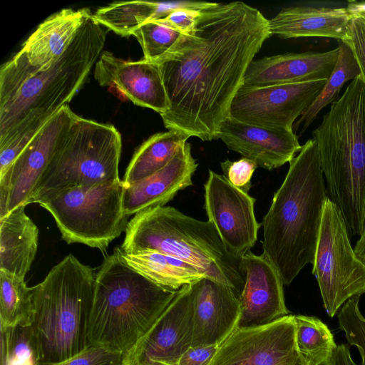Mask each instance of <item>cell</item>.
Listing matches in <instances>:
<instances>
[{
    "mask_svg": "<svg viewBox=\"0 0 365 365\" xmlns=\"http://www.w3.org/2000/svg\"><path fill=\"white\" fill-rule=\"evenodd\" d=\"M271 36L269 20L242 1L201 10L193 29L155 62L169 103L160 115L165 128L217 139L250 64Z\"/></svg>",
    "mask_w": 365,
    "mask_h": 365,
    "instance_id": "cell-1",
    "label": "cell"
},
{
    "mask_svg": "<svg viewBox=\"0 0 365 365\" xmlns=\"http://www.w3.org/2000/svg\"><path fill=\"white\" fill-rule=\"evenodd\" d=\"M329 197L316 141L308 140L289 162L262 220L263 253L289 285L313 264Z\"/></svg>",
    "mask_w": 365,
    "mask_h": 365,
    "instance_id": "cell-2",
    "label": "cell"
},
{
    "mask_svg": "<svg viewBox=\"0 0 365 365\" xmlns=\"http://www.w3.org/2000/svg\"><path fill=\"white\" fill-rule=\"evenodd\" d=\"M109 30L91 14L64 52L49 66L0 68V138L26 118L49 119L68 105L103 51Z\"/></svg>",
    "mask_w": 365,
    "mask_h": 365,
    "instance_id": "cell-3",
    "label": "cell"
},
{
    "mask_svg": "<svg viewBox=\"0 0 365 365\" xmlns=\"http://www.w3.org/2000/svg\"><path fill=\"white\" fill-rule=\"evenodd\" d=\"M178 291L166 289L135 270L125 261L120 248H116L105 257L96 275L88 328L89 346L125 355Z\"/></svg>",
    "mask_w": 365,
    "mask_h": 365,
    "instance_id": "cell-4",
    "label": "cell"
},
{
    "mask_svg": "<svg viewBox=\"0 0 365 365\" xmlns=\"http://www.w3.org/2000/svg\"><path fill=\"white\" fill-rule=\"evenodd\" d=\"M329 198L339 207L349 233L360 236L365 220V84L347 86L313 131Z\"/></svg>",
    "mask_w": 365,
    "mask_h": 365,
    "instance_id": "cell-5",
    "label": "cell"
},
{
    "mask_svg": "<svg viewBox=\"0 0 365 365\" xmlns=\"http://www.w3.org/2000/svg\"><path fill=\"white\" fill-rule=\"evenodd\" d=\"M96 275L91 267L68 255L32 287L29 328L38 365L63 361L89 347Z\"/></svg>",
    "mask_w": 365,
    "mask_h": 365,
    "instance_id": "cell-6",
    "label": "cell"
},
{
    "mask_svg": "<svg viewBox=\"0 0 365 365\" xmlns=\"http://www.w3.org/2000/svg\"><path fill=\"white\" fill-rule=\"evenodd\" d=\"M120 249L125 254L155 250L178 257L241 298L246 279L242 259L227 250L210 221L192 218L170 206L150 207L128 222Z\"/></svg>",
    "mask_w": 365,
    "mask_h": 365,
    "instance_id": "cell-7",
    "label": "cell"
},
{
    "mask_svg": "<svg viewBox=\"0 0 365 365\" xmlns=\"http://www.w3.org/2000/svg\"><path fill=\"white\" fill-rule=\"evenodd\" d=\"M121 145L115 126L77 115L39 180L31 203L41 204L71 187L119 180Z\"/></svg>",
    "mask_w": 365,
    "mask_h": 365,
    "instance_id": "cell-8",
    "label": "cell"
},
{
    "mask_svg": "<svg viewBox=\"0 0 365 365\" xmlns=\"http://www.w3.org/2000/svg\"><path fill=\"white\" fill-rule=\"evenodd\" d=\"M123 180L74 187L39 204L53 217L67 243L106 250L127 226L123 210Z\"/></svg>",
    "mask_w": 365,
    "mask_h": 365,
    "instance_id": "cell-9",
    "label": "cell"
},
{
    "mask_svg": "<svg viewBox=\"0 0 365 365\" xmlns=\"http://www.w3.org/2000/svg\"><path fill=\"white\" fill-rule=\"evenodd\" d=\"M312 266L329 317H334L349 299L365 294V263L351 245L340 210L329 197Z\"/></svg>",
    "mask_w": 365,
    "mask_h": 365,
    "instance_id": "cell-10",
    "label": "cell"
},
{
    "mask_svg": "<svg viewBox=\"0 0 365 365\" xmlns=\"http://www.w3.org/2000/svg\"><path fill=\"white\" fill-rule=\"evenodd\" d=\"M77 115L64 106L0 175V218L31 203L34 190Z\"/></svg>",
    "mask_w": 365,
    "mask_h": 365,
    "instance_id": "cell-11",
    "label": "cell"
},
{
    "mask_svg": "<svg viewBox=\"0 0 365 365\" xmlns=\"http://www.w3.org/2000/svg\"><path fill=\"white\" fill-rule=\"evenodd\" d=\"M327 81L242 84L231 103L229 116L257 126L293 130L294 121L316 99Z\"/></svg>",
    "mask_w": 365,
    "mask_h": 365,
    "instance_id": "cell-12",
    "label": "cell"
},
{
    "mask_svg": "<svg viewBox=\"0 0 365 365\" xmlns=\"http://www.w3.org/2000/svg\"><path fill=\"white\" fill-rule=\"evenodd\" d=\"M304 361L296 344L295 315L267 324L237 329L208 365H286Z\"/></svg>",
    "mask_w": 365,
    "mask_h": 365,
    "instance_id": "cell-13",
    "label": "cell"
},
{
    "mask_svg": "<svg viewBox=\"0 0 365 365\" xmlns=\"http://www.w3.org/2000/svg\"><path fill=\"white\" fill-rule=\"evenodd\" d=\"M204 190V208L208 221L227 250L242 259L254 247L261 226L255 215L256 200L233 185L225 175L211 170Z\"/></svg>",
    "mask_w": 365,
    "mask_h": 365,
    "instance_id": "cell-14",
    "label": "cell"
},
{
    "mask_svg": "<svg viewBox=\"0 0 365 365\" xmlns=\"http://www.w3.org/2000/svg\"><path fill=\"white\" fill-rule=\"evenodd\" d=\"M191 284L183 286L149 331L125 355V365H178L192 346Z\"/></svg>",
    "mask_w": 365,
    "mask_h": 365,
    "instance_id": "cell-15",
    "label": "cell"
},
{
    "mask_svg": "<svg viewBox=\"0 0 365 365\" xmlns=\"http://www.w3.org/2000/svg\"><path fill=\"white\" fill-rule=\"evenodd\" d=\"M94 77L100 86L113 88L135 105L150 108L160 115L169 108L159 66L141 59L125 61L103 52L95 66Z\"/></svg>",
    "mask_w": 365,
    "mask_h": 365,
    "instance_id": "cell-16",
    "label": "cell"
},
{
    "mask_svg": "<svg viewBox=\"0 0 365 365\" xmlns=\"http://www.w3.org/2000/svg\"><path fill=\"white\" fill-rule=\"evenodd\" d=\"M242 262L246 279L237 329L267 324L289 314L283 281L267 257L249 252L242 257Z\"/></svg>",
    "mask_w": 365,
    "mask_h": 365,
    "instance_id": "cell-17",
    "label": "cell"
},
{
    "mask_svg": "<svg viewBox=\"0 0 365 365\" xmlns=\"http://www.w3.org/2000/svg\"><path fill=\"white\" fill-rule=\"evenodd\" d=\"M192 346H219L237 329L240 299L227 286L204 277L192 284Z\"/></svg>",
    "mask_w": 365,
    "mask_h": 365,
    "instance_id": "cell-18",
    "label": "cell"
},
{
    "mask_svg": "<svg viewBox=\"0 0 365 365\" xmlns=\"http://www.w3.org/2000/svg\"><path fill=\"white\" fill-rule=\"evenodd\" d=\"M217 137L230 150L268 170L289 163L302 148L294 130L257 126L230 116L222 123Z\"/></svg>",
    "mask_w": 365,
    "mask_h": 365,
    "instance_id": "cell-19",
    "label": "cell"
},
{
    "mask_svg": "<svg viewBox=\"0 0 365 365\" xmlns=\"http://www.w3.org/2000/svg\"><path fill=\"white\" fill-rule=\"evenodd\" d=\"M91 14L88 8L76 10L68 8L49 16L6 63L26 71L49 66L64 52Z\"/></svg>",
    "mask_w": 365,
    "mask_h": 365,
    "instance_id": "cell-20",
    "label": "cell"
},
{
    "mask_svg": "<svg viewBox=\"0 0 365 365\" xmlns=\"http://www.w3.org/2000/svg\"><path fill=\"white\" fill-rule=\"evenodd\" d=\"M191 145L186 142L173 159L153 175L129 185H124L123 210L128 217L144 210L164 206L176 194L192 185L197 168Z\"/></svg>",
    "mask_w": 365,
    "mask_h": 365,
    "instance_id": "cell-21",
    "label": "cell"
},
{
    "mask_svg": "<svg viewBox=\"0 0 365 365\" xmlns=\"http://www.w3.org/2000/svg\"><path fill=\"white\" fill-rule=\"evenodd\" d=\"M338 46L324 52L287 53L252 61L244 78L247 86L327 80L336 65Z\"/></svg>",
    "mask_w": 365,
    "mask_h": 365,
    "instance_id": "cell-22",
    "label": "cell"
},
{
    "mask_svg": "<svg viewBox=\"0 0 365 365\" xmlns=\"http://www.w3.org/2000/svg\"><path fill=\"white\" fill-rule=\"evenodd\" d=\"M354 11L349 7L293 6L269 20L272 35L281 38L327 37L347 41Z\"/></svg>",
    "mask_w": 365,
    "mask_h": 365,
    "instance_id": "cell-23",
    "label": "cell"
},
{
    "mask_svg": "<svg viewBox=\"0 0 365 365\" xmlns=\"http://www.w3.org/2000/svg\"><path fill=\"white\" fill-rule=\"evenodd\" d=\"M19 206L0 218V270L24 278L38 248V229Z\"/></svg>",
    "mask_w": 365,
    "mask_h": 365,
    "instance_id": "cell-24",
    "label": "cell"
},
{
    "mask_svg": "<svg viewBox=\"0 0 365 365\" xmlns=\"http://www.w3.org/2000/svg\"><path fill=\"white\" fill-rule=\"evenodd\" d=\"M125 261L135 270L168 289L178 291L206 274L194 265L178 257L155 250H145L138 254H125Z\"/></svg>",
    "mask_w": 365,
    "mask_h": 365,
    "instance_id": "cell-25",
    "label": "cell"
},
{
    "mask_svg": "<svg viewBox=\"0 0 365 365\" xmlns=\"http://www.w3.org/2000/svg\"><path fill=\"white\" fill-rule=\"evenodd\" d=\"M187 139L173 130L151 135L134 153L123 179L124 185L143 180L164 168Z\"/></svg>",
    "mask_w": 365,
    "mask_h": 365,
    "instance_id": "cell-26",
    "label": "cell"
},
{
    "mask_svg": "<svg viewBox=\"0 0 365 365\" xmlns=\"http://www.w3.org/2000/svg\"><path fill=\"white\" fill-rule=\"evenodd\" d=\"M337 42L339 55L331 74L318 96L295 124V129L302 125L300 134L308 128L324 108L339 98V92L346 82L361 75L359 66L350 46L341 40Z\"/></svg>",
    "mask_w": 365,
    "mask_h": 365,
    "instance_id": "cell-27",
    "label": "cell"
},
{
    "mask_svg": "<svg viewBox=\"0 0 365 365\" xmlns=\"http://www.w3.org/2000/svg\"><path fill=\"white\" fill-rule=\"evenodd\" d=\"M96 20L108 30L122 36H129L143 24L159 18L157 1H118L99 8Z\"/></svg>",
    "mask_w": 365,
    "mask_h": 365,
    "instance_id": "cell-28",
    "label": "cell"
},
{
    "mask_svg": "<svg viewBox=\"0 0 365 365\" xmlns=\"http://www.w3.org/2000/svg\"><path fill=\"white\" fill-rule=\"evenodd\" d=\"M296 344L306 365H327L336 344L327 325L316 317L295 315Z\"/></svg>",
    "mask_w": 365,
    "mask_h": 365,
    "instance_id": "cell-29",
    "label": "cell"
},
{
    "mask_svg": "<svg viewBox=\"0 0 365 365\" xmlns=\"http://www.w3.org/2000/svg\"><path fill=\"white\" fill-rule=\"evenodd\" d=\"M33 310L32 287L24 278L0 270V327L29 326Z\"/></svg>",
    "mask_w": 365,
    "mask_h": 365,
    "instance_id": "cell-30",
    "label": "cell"
},
{
    "mask_svg": "<svg viewBox=\"0 0 365 365\" xmlns=\"http://www.w3.org/2000/svg\"><path fill=\"white\" fill-rule=\"evenodd\" d=\"M139 42L143 58L156 62L163 57L177 43L182 34L158 19L149 21L132 34Z\"/></svg>",
    "mask_w": 365,
    "mask_h": 365,
    "instance_id": "cell-31",
    "label": "cell"
},
{
    "mask_svg": "<svg viewBox=\"0 0 365 365\" xmlns=\"http://www.w3.org/2000/svg\"><path fill=\"white\" fill-rule=\"evenodd\" d=\"M1 365H38L29 326L0 327Z\"/></svg>",
    "mask_w": 365,
    "mask_h": 365,
    "instance_id": "cell-32",
    "label": "cell"
},
{
    "mask_svg": "<svg viewBox=\"0 0 365 365\" xmlns=\"http://www.w3.org/2000/svg\"><path fill=\"white\" fill-rule=\"evenodd\" d=\"M49 119H24L4 137L0 138V175L8 169Z\"/></svg>",
    "mask_w": 365,
    "mask_h": 365,
    "instance_id": "cell-33",
    "label": "cell"
},
{
    "mask_svg": "<svg viewBox=\"0 0 365 365\" xmlns=\"http://www.w3.org/2000/svg\"><path fill=\"white\" fill-rule=\"evenodd\" d=\"M359 296H356L344 303L337 313V318L348 343L358 349L361 365H365V317L359 309Z\"/></svg>",
    "mask_w": 365,
    "mask_h": 365,
    "instance_id": "cell-34",
    "label": "cell"
},
{
    "mask_svg": "<svg viewBox=\"0 0 365 365\" xmlns=\"http://www.w3.org/2000/svg\"><path fill=\"white\" fill-rule=\"evenodd\" d=\"M49 365H125V355L103 347L89 346L67 360Z\"/></svg>",
    "mask_w": 365,
    "mask_h": 365,
    "instance_id": "cell-35",
    "label": "cell"
},
{
    "mask_svg": "<svg viewBox=\"0 0 365 365\" xmlns=\"http://www.w3.org/2000/svg\"><path fill=\"white\" fill-rule=\"evenodd\" d=\"M225 176L235 187L248 192L251 187V178L257 164L247 158H242L236 161L226 160L220 163Z\"/></svg>",
    "mask_w": 365,
    "mask_h": 365,
    "instance_id": "cell-36",
    "label": "cell"
},
{
    "mask_svg": "<svg viewBox=\"0 0 365 365\" xmlns=\"http://www.w3.org/2000/svg\"><path fill=\"white\" fill-rule=\"evenodd\" d=\"M351 10L354 14L350 24L349 38L345 42L354 52L365 84V17L360 12Z\"/></svg>",
    "mask_w": 365,
    "mask_h": 365,
    "instance_id": "cell-37",
    "label": "cell"
},
{
    "mask_svg": "<svg viewBox=\"0 0 365 365\" xmlns=\"http://www.w3.org/2000/svg\"><path fill=\"white\" fill-rule=\"evenodd\" d=\"M200 12L191 9H178L158 20L182 34H187L193 29Z\"/></svg>",
    "mask_w": 365,
    "mask_h": 365,
    "instance_id": "cell-38",
    "label": "cell"
},
{
    "mask_svg": "<svg viewBox=\"0 0 365 365\" xmlns=\"http://www.w3.org/2000/svg\"><path fill=\"white\" fill-rule=\"evenodd\" d=\"M217 348L216 345L191 346L182 355L178 365H208Z\"/></svg>",
    "mask_w": 365,
    "mask_h": 365,
    "instance_id": "cell-39",
    "label": "cell"
},
{
    "mask_svg": "<svg viewBox=\"0 0 365 365\" xmlns=\"http://www.w3.org/2000/svg\"><path fill=\"white\" fill-rule=\"evenodd\" d=\"M327 365H357L351 356L349 346L341 344L336 346Z\"/></svg>",
    "mask_w": 365,
    "mask_h": 365,
    "instance_id": "cell-40",
    "label": "cell"
},
{
    "mask_svg": "<svg viewBox=\"0 0 365 365\" xmlns=\"http://www.w3.org/2000/svg\"><path fill=\"white\" fill-rule=\"evenodd\" d=\"M354 249L356 255L365 263V220L362 232Z\"/></svg>",
    "mask_w": 365,
    "mask_h": 365,
    "instance_id": "cell-41",
    "label": "cell"
},
{
    "mask_svg": "<svg viewBox=\"0 0 365 365\" xmlns=\"http://www.w3.org/2000/svg\"><path fill=\"white\" fill-rule=\"evenodd\" d=\"M349 7L354 11L360 12L365 17V3L350 2Z\"/></svg>",
    "mask_w": 365,
    "mask_h": 365,
    "instance_id": "cell-42",
    "label": "cell"
},
{
    "mask_svg": "<svg viewBox=\"0 0 365 365\" xmlns=\"http://www.w3.org/2000/svg\"><path fill=\"white\" fill-rule=\"evenodd\" d=\"M286 365H306V364L304 363V361H298V362L293 363V364H286Z\"/></svg>",
    "mask_w": 365,
    "mask_h": 365,
    "instance_id": "cell-43",
    "label": "cell"
}]
</instances>
